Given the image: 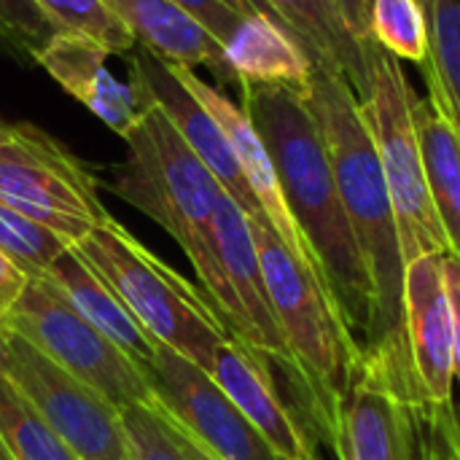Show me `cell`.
<instances>
[{"instance_id":"6da1fadb","label":"cell","mask_w":460,"mask_h":460,"mask_svg":"<svg viewBox=\"0 0 460 460\" xmlns=\"http://www.w3.org/2000/svg\"><path fill=\"white\" fill-rule=\"evenodd\" d=\"M243 108L259 129L288 210L307 240L334 302L367 350L377 334L375 291L350 232L321 127L305 92L280 84H243Z\"/></svg>"},{"instance_id":"7a4b0ae2","label":"cell","mask_w":460,"mask_h":460,"mask_svg":"<svg viewBox=\"0 0 460 460\" xmlns=\"http://www.w3.org/2000/svg\"><path fill=\"white\" fill-rule=\"evenodd\" d=\"M305 100L321 127L337 191L375 291L377 334L364 353L415 377L404 337L407 264L402 256L391 191L361 102L340 73L321 65H313Z\"/></svg>"},{"instance_id":"3957f363","label":"cell","mask_w":460,"mask_h":460,"mask_svg":"<svg viewBox=\"0 0 460 460\" xmlns=\"http://www.w3.org/2000/svg\"><path fill=\"white\" fill-rule=\"evenodd\" d=\"M124 140L127 159L113 167L108 189L156 221L181 245L205 294L240 340L243 315L221 270L213 234V213L224 189L181 137L170 116L151 100Z\"/></svg>"},{"instance_id":"277c9868","label":"cell","mask_w":460,"mask_h":460,"mask_svg":"<svg viewBox=\"0 0 460 460\" xmlns=\"http://www.w3.org/2000/svg\"><path fill=\"white\" fill-rule=\"evenodd\" d=\"M251 232L272 313L302 375L299 399L307 410V423L332 442L337 404L364 350L350 334L326 280L307 270L267 221H251Z\"/></svg>"},{"instance_id":"5b68a950","label":"cell","mask_w":460,"mask_h":460,"mask_svg":"<svg viewBox=\"0 0 460 460\" xmlns=\"http://www.w3.org/2000/svg\"><path fill=\"white\" fill-rule=\"evenodd\" d=\"M73 248L162 348L210 372L218 345L234 334L202 288L151 253L113 216Z\"/></svg>"},{"instance_id":"8992f818","label":"cell","mask_w":460,"mask_h":460,"mask_svg":"<svg viewBox=\"0 0 460 460\" xmlns=\"http://www.w3.org/2000/svg\"><path fill=\"white\" fill-rule=\"evenodd\" d=\"M415 97L418 94L412 92L399 59L375 43L372 92L361 102V111L375 137L391 191L404 264L420 256L450 251L426 181V164L412 111Z\"/></svg>"},{"instance_id":"52a82bcc","label":"cell","mask_w":460,"mask_h":460,"mask_svg":"<svg viewBox=\"0 0 460 460\" xmlns=\"http://www.w3.org/2000/svg\"><path fill=\"white\" fill-rule=\"evenodd\" d=\"M0 199L70 245L111 218L94 172L32 124H13L0 143Z\"/></svg>"},{"instance_id":"ba28073f","label":"cell","mask_w":460,"mask_h":460,"mask_svg":"<svg viewBox=\"0 0 460 460\" xmlns=\"http://www.w3.org/2000/svg\"><path fill=\"white\" fill-rule=\"evenodd\" d=\"M0 329L30 342L67 375L78 377L119 410L151 404V380L108 337L86 323L43 278H32Z\"/></svg>"},{"instance_id":"9c48e42d","label":"cell","mask_w":460,"mask_h":460,"mask_svg":"<svg viewBox=\"0 0 460 460\" xmlns=\"http://www.w3.org/2000/svg\"><path fill=\"white\" fill-rule=\"evenodd\" d=\"M3 377L78 460H129L119 407L13 334Z\"/></svg>"},{"instance_id":"30bf717a","label":"cell","mask_w":460,"mask_h":460,"mask_svg":"<svg viewBox=\"0 0 460 460\" xmlns=\"http://www.w3.org/2000/svg\"><path fill=\"white\" fill-rule=\"evenodd\" d=\"M148 380L154 402L218 460H280L210 372L194 361L159 348Z\"/></svg>"},{"instance_id":"8fae6325","label":"cell","mask_w":460,"mask_h":460,"mask_svg":"<svg viewBox=\"0 0 460 460\" xmlns=\"http://www.w3.org/2000/svg\"><path fill=\"white\" fill-rule=\"evenodd\" d=\"M415 394H420L415 380L364 353L337 404L332 431L337 460H412L410 399Z\"/></svg>"},{"instance_id":"7c38bea8","label":"cell","mask_w":460,"mask_h":460,"mask_svg":"<svg viewBox=\"0 0 460 460\" xmlns=\"http://www.w3.org/2000/svg\"><path fill=\"white\" fill-rule=\"evenodd\" d=\"M129 67H132V81L137 84L143 97L151 100L154 105H159L170 116V121L175 124L181 137L202 159V164L210 170V175L218 181V186L237 202V208L251 221H267L221 124L183 86V81L175 75L170 62L159 59L156 54H151L143 46H135L129 51Z\"/></svg>"},{"instance_id":"4fadbf2b","label":"cell","mask_w":460,"mask_h":460,"mask_svg":"<svg viewBox=\"0 0 460 460\" xmlns=\"http://www.w3.org/2000/svg\"><path fill=\"white\" fill-rule=\"evenodd\" d=\"M213 234H216V251L221 270L226 275V283L237 299L240 315H243V334L240 342H245L251 350L264 356L272 367L283 369L294 388L302 391V375L299 367L283 340V332L278 326V318L270 305L256 240L251 232L248 216L237 208V202L224 191L218 197L216 213H213Z\"/></svg>"},{"instance_id":"5bb4252c","label":"cell","mask_w":460,"mask_h":460,"mask_svg":"<svg viewBox=\"0 0 460 460\" xmlns=\"http://www.w3.org/2000/svg\"><path fill=\"white\" fill-rule=\"evenodd\" d=\"M404 337L420 394L429 402H453L456 332L445 286L442 253L420 256L404 272Z\"/></svg>"},{"instance_id":"9a60e30c","label":"cell","mask_w":460,"mask_h":460,"mask_svg":"<svg viewBox=\"0 0 460 460\" xmlns=\"http://www.w3.org/2000/svg\"><path fill=\"white\" fill-rule=\"evenodd\" d=\"M175 70V75L183 81V86L210 111V116L221 124L226 140L232 143L234 148V156L245 172V181L253 191V197L259 199L261 205V213L267 218V224L272 226V232L286 243V248L307 267L313 270L315 275L323 278L307 240L302 237L291 210H288V202L283 197V189H280V181H278V172H275V164H272V156L259 135V129L253 127L251 116L245 113L243 105H237L232 97H226L218 86L202 81L194 70L189 67H178V65H170ZM326 280V278H323ZM329 286V283H326ZM332 291V288H329ZM334 296V294H332Z\"/></svg>"},{"instance_id":"2e32d148","label":"cell","mask_w":460,"mask_h":460,"mask_svg":"<svg viewBox=\"0 0 460 460\" xmlns=\"http://www.w3.org/2000/svg\"><path fill=\"white\" fill-rule=\"evenodd\" d=\"M270 367L272 364L264 356L251 350L237 337H229L218 345L213 356L210 377L259 429V434L280 458L313 460L315 447L310 442V434L280 399Z\"/></svg>"},{"instance_id":"e0dca14e","label":"cell","mask_w":460,"mask_h":460,"mask_svg":"<svg viewBox=\"0 0 460 460\" xmlns=\"http://www.w3.org/2000/svg\"><path fill=\"white\" fill-rule=\"evenodd\" d=\"M108 51L81 35L59 32L43 49L38 65L81 105H86L116 135H127L148 100L135 81H119L105 67Z\"/></svg>"},{"instance_id":"ac0fdd59","label":"cell","mask_w":460,"mask_h":460,"mask_svg":"<svg viewBox=\"0 0 460 460\" xmlns=\"http://www.w3.org/2000/svg\"><path fill=\"white\" fill-rule=\"evenodd\" d=\"M43 280H49L67 299V305L102 337H108L137 369L151 375L162 345L137 323L119 294L84 261L75 248H67L49 267Z\"/></svg>"},{"instance_id":"d6986e66","label":"cell","mask_w":460,"mask_h":460,"mask_svg":"<svg viewBox=\"0 0 460 460\" xmlns=\"http://www.w3.org/2000/svg\"><path fill=\"white\" fill-rule=\"evenodd\" d=\"M135 43L178 67H208L218 84H232L224 43L172 0H105Z\"/></svg>"},{"instance_id":"ffe728a7","label":"cell","mask_w":460,"mask_h":460,"mask_svg":"<svg viewBox=\"0 0 460 460\" xmlns=\"http://www.w3.org/2000/svg\"><path fill=\"white\" fill-rule=\"evenodd\" d=\"M278 22L302 43L313 65L340 73L364 102L372 92V49L361 43L337 0H267Z\"/></svg>"},{"instance_id":"44dd1931","label":"cell","mask_w":460,"mask_h":460,"mask_svg":"<svg viewBox=\"0 0 460 460\" xmlns=\"http://www.w3.org/2000/svg\"><path fill=\"white\" fill-rule=\"evenodd\" d=\"M232 84H280L305 92L313 59L302 43L275 19L251 13L234 27L224 43Z\"/></svg>"},{"instance_id":"7402d4cb","label":"cell","mask_w":460,"mask_h":460,"mask_svg":"<svg viewBox=\"0 0 460 460\" xmlns=\"http://www.w3.org/2000/svg\"><path fill=\"white\" fill-rule=\"evenodd\" d=\"M412 111L431 202L450 251L460 256V132L429 97H415Z\"/></svg>"},{"instance_id":"603a6c76","label":"cell","mask_w":460,"mask_h":460,"mask_svg":"<svg viewBox=\"0 0 460 460\" xmlns=\"http://www.w3.org/2000/svg\"><path fill=\"white\" fill-rule=\"evenodd\" d=\"M429 16V57L420 65L429 100L460 132V0H423Z\"/></svg>"},{"instance_id":"cb8c5ba5","label":"cell","mask_w":460,"mask_h":460,"mask_svg":"<svg viewBox=\"0 0 460 460\" xmlns=\"http://www.w3.org/2000/svg\"><path fill=\"white\" fill-rule=\"evenodd\" d=\"M0 439L16 460H78L0 375Z\"/></svg>"},{"instance_id":"d4e9b609","label":"cell","mask_w":460,"mask_h":460,"mask_svg":"<svg viewBox=\"0 0 460 460\" xmlns=\"http://www.w3.org/2000/svg\"><path fill=\"white\" fill-rule=\"evenodd\" d=\"M369 38L396 59L423 65L429 57V16L423 0H372Z\"/></svg>"},{"instance_id":"484cf974","label":"cell","mask_w":460,"mask_h":460,"mask_svg":"<svg viewBox=\"0 0 460 460\" xmlns=\"http://www.w3.org/2000/svg\"><path fill=\"white\" fill-rule=\"evenodd\" d=\"M59 32L100 43L108 54H129L137 43L105 0H35Z\"/></svg>"},{"instance_id":"4316f807","label":"cell","mask_w":460,"mask_h":460,"mask_svg":"<svg viewBox=\"0 0 460 460\" xmlns=\"http://www.w3.org/2000/svg\"><path fill=\"white\" fill-rule=\"evenodd\" d=\"M67 248L73 245L65 237L30 221L0 199V251L30 278H43Z\"/></svg>"},{"instance_id":"83f0119b","label":"cell","mask_w":460,"mask_h":460,"mask_svg":"<svg viewBox=\"0 0 460 460\" xmlns=\"http://www.w3.org/2000/svg\"><path fill=\"white\" fill-rule=\"evenodd\" d=\"M410 447L412 460H460V407L437 404L423 394L410 399Z\"/></svg>"},{"instance_id":"f1b7e54d","label":"cell","mask_w":460,"mask_h":460,"mask_svg":"<svg viewBox=\"0 0 460 460\" xmlns=\"http://www.w3.org/2000/svg\"><path fill=\"white\" fill-rule=\"evenodd\" d=\"M54 35H59V27L38 8L35 0H0V54L16 65H38Z\"/></svg>"},{"instance_id":"f546056e","label":"cell","mask_w":460,"mask_h":460,"mask_svg":"<svg viewBox=\"0 0 460 460\" xmlns=\"http://www.w3.org/2000/svg\"><path fill=\"white\" fill-rule=\"evenodd\" d=\"M129 460H189L170 434L167 420L151 404H127L119 410Z\"/></svg>"},{"instance_id":"4dcf8cb0","label":"cell","mask_w":460,"mask_h":460,"mask_svg":"<svg viewBox=\"0 0 460 460\" xmlns=\"http://www.w3.org/2000/svg\"><path fill=\"white\" fill-rule=\"evenodd\" d=\"M172 3L186 8L194 19H199L221 43H226L234 27L243 22V13L226 5L224 0H172Z\"/></svg>"},{"instance_id":"1f68e13d","label":"cell","mask_w":460,"mask_h":460,"mask_svg":"<svg viewBox=\"0 0 460 460\" xmlns=\"http://www.w3.org/2000/svg\"><path fill=\"white\" fill-rule=\"evenodd\" d=\"M30 275L19 270L3 251H0V321L11 313V307L22 299L30 286Z\"/></svg>"},{"instance_id":"d6a6232c","label":"cell","mask_w":460,"mask_h":460,"mask_svg":"<svg viewBox=\"0 0 460 460\" xmlns=\"http://www.w3.org/2000/svg\"><path fill=\"white\" fill-rule=\"evenodd\" d=\"M442 270H445V286L450 296L453 310V332H456V383L460 385V256L453 251L442 253Z\"/></svg>"},{"instance_id":"836d02e7","label":"cell","mask_w":460,"mask_h":460,"mask_svg":"<svg viewBox=\"0 0 460 460\" xmlns=\"http://www.w3.org/2000/svg\"><path fill=\"white\" fill-rule=\"evenodd\" d=\"M151 402H154V399H151ZM154 407H156V410L162 412V418L167 420V426H170V434H172V439L178 442V447L183 450V456H186V458L189 460H218L216 456H213V453H210V450H208V447H205V445H199V442H197V439H194V437H191V434H189V431H186V429H183V426H181L175 418H172V415H167V412H164V410H162L156 402H154Z\"/></svg>"},{"instance_id":"e575fe53","label":"cell","mask_w":460,"mask_h":460,"mask_svg":"<svg viewBox=\"0 0 460 460\" xmlns=\"http://www.w3.org/2000/svg\"><path fill=\"white\" fill-rule=\"evenodd\" d=\"M337 3H340V8L345 13V22L356 32V38L361 43H372V38H369V8H372V0H337Z\"/></svg>"},{"instance_id":"d590c367","label":"cell","mask_w":460,"mask_h":460,"mask_svg":"<svg viewBox=\"0 0 460 460\" xmlns=\"http://www.w3.org/2000/svg\"><path fill=\"white\" fill-rule=\"evenodd\" d=\"M8 367V334L0 329V375H5Z\"/></svg>"},{"instance_id":"8d00e7d4","label":"cell","mask_w":460,"mask_h":460,"mask_svg":"<svg viewBox=\"0 0 460 460\" xmlns=\"http://www.w3.org/2000/svg\"><path fill=\"white\" fill-rule=\"evenodd\" d=\"M224 3H226V5H232L234 11H240L243 16H251V13H253V11H251V5H248L245 0H224Z\"/></svg>"},{"instance_id":"74e56055","label":"cell","mask_w":460,"mask_h":460,"mask_svg":"<svg viewBox=\"0 0 460 460\" xmlns=\"http://www.w3.org/2000/svg\"><path fill=\"white\" fill-rule=\"evenodd\" d=\"M11 132H13V124H11V121H5V119L0 116V143H3Z\"/></svg>"},{"instance_id":"f35d334b","label":"cell","mask_w":460,"mask_h":460,"mask_svg":"<svg viewBox=\"0 0 460 460\" xmlns=\"http://www.w3.org/2000/svg\"><path fill=\"white\" fill-rule=\"evenodd\" d=\"M0 460H16L13 458V453L5 447V442H3V439H0Z\"/></svg>"}]
</instances>
